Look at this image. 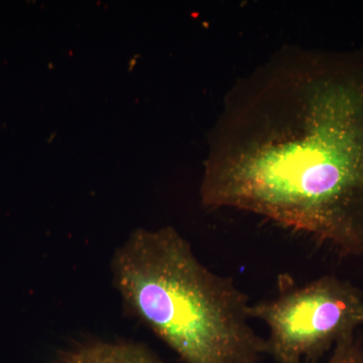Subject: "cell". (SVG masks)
Wrapping results in <instances>:
<instances>
[{
	"label": "cell",
	"instance_id": "cell-1",
	"mask_svg": "<svg viewBox=\"0 0 363 363\" xmlns=\"http://www.w3.org/2000/svg\"><path fill=\"white\" fill-rule=\"evenodd\" d=\"M200 198L363 255V54L289 47L240 79L210 133Z\"/></svg>",
	"mask_w": 363,
	"mask_h": 363
},
{
	"label": "cell",
	"instance_id": "cell-2",
	"mask_svg": "<svg viewBox=\"0 0 363 363\" xmlns=\"http://www.w3.org/2000/svg\"><path fill=\"white\" fill-rule=\"evenodd\" d=\"M124 305L183 363H262L248 297L202 264L171 226L138 229L111 262Z\"/></svg>",
	"mask_w": 363,
	"mask_h": 363
},
{
	"label": "cell",
	"instance_id": "cell-3",
	"mask_svg": "<svg viewBox=\"0 0 363 363\" xmlns=\"http://www.w3.org/2000/svg\"><path fill=\"white\" fill-rule=\"evenodd\" d=\"M250 314L269 328L266 353L274 362H320L363 325V294L350 281L324 276L250 305Z\"/></svg>",
	"mask_w": 363,
	"mask_h": 363
},
{
	"label": "cell",
	"instance_id": "cell-4",
	"mask_svg": "<svg viewBox=\"0 0 363 363\" xmlns=\"http://www.w3.org/2000/svg\"><path fill=\"white\" fill-rule=\"evenodd\" d=\"M52 363H162L142 344L95 341L76 346Z\"/></svg>",
	"mask_w": 363,
	"mask_h": 363
},
{
	"label": "cell",
	"instance_id": "cell-5",
	"mask_svg": "<svg viewBox=\"0 0 363 363\" xmlns=\"http://www.w3.org/2000/svg\"><path fill=\"white\" fill-rule=\"evenodd\" d=\"M324 363H363L362 339L357 337V333L341 339L332 350L330 357Z\"/></svg>",
	"mask_w": 363,
	"mask_h": 363
}]
</instances>
